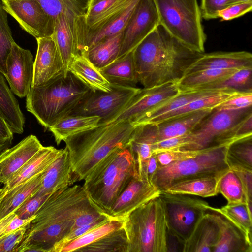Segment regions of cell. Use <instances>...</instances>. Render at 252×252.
<instances>
[{"instance_id": "cell-19", "label": "cell", "mask_w": 252, "mask_h": 252, "mask_svg": "<svg viewBox=\"0 0 252 252\" xmlns=\"http://www.w3.org/2000/svg\"><path fill=\"white\" fill-rule=\"evenodd\" d=\"M134 0H91L84 16L85 26L78 34L100 29Z\"/></svg>"}, {"instance_id": "cell-50", "label": "cell", "mask_w": 252, "mask_h": 252, "mask_svg": "<svg viewBox=\"0 0 252 252\" xmlns=\"http://www.w3.org/2000/svg\"><path fill=\"white\" fill-rule=\"evenodd\" d=\"M252 9V1L233 4L219 11L218 18L221 21H229L242 16Z\"/></svg>"}, {"instance_id": "cell-53", "label": "cell", "mask_w": 252, "mask_h": 252, "mask_svg": "<svg viewBox=\"0 0 252 252\" xmlns=\"http://www.w3.org/2000/svg\"><path fill=\"white\" fill-rule=\"evenodd\" d=\"M158 167L156 154H153L137 170L138 176L141 179L152 184L153 177Z\"/></svg>"}, {"instance_id": "cell-21", "label": "cell", "mask_w": 252, "mask_h": 252, "mask_svg": "<svg viewBox=\"0 0 252 252\" xmlns=\"http://www.w3.org/2000/svg\"><path fill=\"white\" fill-rule=\"evenodd\" d=\"M72 184L69 155L65 148L43 172L40 186L34 195L51 194Z\"/></svg>"}, {"instance_id": "cell-58", "label": "cell", "mask_w": 252, "mask_h": 252, "mask_svg": "<svg viewBox=\"0 0 252 252\" xmlns=\"http://www.w3.org/2000/svg\"><path fill=\"white\" fill-rule=\"evenodd\" d=\"M250 1H252V0H229L227 4V6L233 4Z\"/></svg>"}, {"instance_id": "cell-7", "label": "cell", "mask_w": 252, "mask_h": 252, "mask_svg": "<svg viewBox=\"0 0 252 252\" xmlns=\"http://www.w3.org/2000/svg\"><path fill=\"white\" fill-rule=\"evenodd\" d=\"M159 23L189 48L204 53L206 34L198 0H153Z\"/></svg>"}, {"instance_id": "cell-26", "label": "cell", "mask_w": 252, "mask_h": 252, "mask_svg": "<svg viewBox=\"0 0 252 252\" xmlns=\"http://www.w3.org/2000/svg\"><path fill=\"white\" fill-rule=\"evenodd\" d=\"M213 109L199 110L156 124L158 128V142L190 133Z\"/></svg>"}, {"instance_id": "cell-38", "label": "cell", "mask_w": 252, "mask_h": 252, "mask_svg": "<svg viewBox=\"0 0 252 252\" xmlns=\"http://www.w3.org/2000/svg\"><path fill=\"white\" fill-rule=\"evenodd\" d=\"M209 211H214L222 215L252 242V214L249 212L246 204H227L220 208L209 206Z\"/></svg>"}, {"instance_id": "cell-60", "label": "cell", "mask_w": 252, "mask_h": 252, "mask_svg": "<svg viewBox=\"0 0 252 252\" xmlns=\"http://www.w3.org/2000/svg\"><path fill=\"white\" fill-rule=\"evenodd\" d=\"M4 193H5V192L4 191L3 188L0 189V199L3 196V195L4 194Z\"/></svg>"}, {"instance_id": "cell-25", "label": "cell", "mask_w": 252, "mask_h": 252, "mask_svg": "<svg viewBox=\"0 0 252 252\" xmlns=\"http://www.w3.org/2000/svg\"><path fill=\"white\" fill-rule=\"evenodd\" d=\"M75 23L64 14H60L55 19L51 35L60 52L66 73L74 57L79 54L75 36Z\"/></svg>"}, {"instance_id": "cell-5", "label": "cell", "mask_w": 252, "mask_h": 252, "mask_svg": "<svg viewBox=\"0 0 252 252\" xmlns=\"http://www.w3.org/2000/svg\"><path fill=\"white\" fill-rule=\"evenodd\" d=\"M137 175L135 159L129 146L119 148L94 168L83 187L91 201L107 215L122 191Z\"/></svg>"}, {"instance_id": "cell-41", "label": "cell", "mask_w": 252, "mask_h": 252, "mask_svg": "<svg viewBox=\"0 0 252 252\" xmlns=\"http://www.w3.org/2000/svg\"><path fill=\"white\" fill-rule=\"evenodd\" d=\"M124 220L110 218L102 224L64 246L60 252H78L80 249L94 243L106 234L123 227Z\"/></svg>"}, {"instance_id": "cell-57", "label": "cell", "mask_w": 252, "mask_h": 252, "mask_svg": "<svg viewBox=\"0 0 252 252\" xmlns=\"http://www.w3.org/2000/svg\"><path fill=\"white\" fill-rule=\"evenodd\" d=\"M15 215V213L12 212L0 220V231L8 223Z\"/></svg>"}, {"instance_id": "cell-34", "label": "cell", "mask_w": 252, "mask_h": 252, "mask_svg": "<svg viewBox=\"0 0 252 252\" xmlns=\"http://www.w3.org/2000/svg\"><path fill=\"white\" fill-rule=\"evenodd\" d=\"M222 175L184 180L174 184L163 192L202 197L214 196L219 194L218 184Z\"/></svg>"}, {"instance_id": "cell-17", "label": "cell", "mask_w": 252, "mask_h": 252, "mask_svg": "<svg viewBox=\"0 0 252 252\" xmlns=\"http://www.w3.org/2000/svg\"><path fill=\"white\" fill-rule=\"evenodd\" d=\"M160 194L153 184L136 176L116 199L107 215L110 218L124 219L131 211Z\"/></svg>"}, {"instance_id": "cell-43", "label": "cell", "mask_w": 252, "mask_h": 252, "mask_svg": "<svg viewBox=\"0 0 252 252\" xmlns=\"http://www.w3.org/2000/svg\"><path fill=\"white\" fill-rule=\"evenodd\" d=\"M218 192L225 198L227 204H246L240 181L235 172L230 169L225 172L220 179Z\"/></svg>"}, {"instance_id": "cell-54", "label": "cell", "mask_w": 252, "mask_h": 252, "mask_svg": "<svg viewBox=\"0 0 252 252\" xmlns=\"http://www.w3.org/2000/svg\"><path fill=\"white\" fill-rule=\"evenodd\" d=\"M105 215L106 214L98 208L85 211L76 218L71 231L79 227L91 223Z\"/></svg>"}, {"instance_id": "cell-1", "label": "cell", "mask_w": 252, "mask_h": 252, "mask_svg": "<svg viewBox=\"0 0 252 252\" xmlns=\"http://www.w3.org/2000/svg\"><path fill=\"white\" fill-rule=\"evenodd\" d=\"M95 208H98L91 201L83 186L71 185L52 193L27 226L17 252H24L31 248L41 252H51L71 231L80 214Z\"/></svg>"}, {"instance_id": "cell-36", "label": "cell", "mask_w": 252, "mask_h": 252, "mask_svg": "<svg viewBox=\"0 0 252 252\" xmlns=\"http://www.w3.org/2000/svg\"><path fill=\"white\" fill-rule=\"evenodd\" d=\"M225 159L230 169L252 171V135L229 143L227 146Z\"/></svg>"}, {"instance_id": "cell-37", "label": "cell", "mask_w": 252, "mask_h": 252, "mask_svg": "<svg viewBox=\"0 0 252 252\" xmlns=\"http://www.w3.org/2000/svg\"><path fill=\"white\" fill-rule=\"evenodd\" d=\"M238 69H208L187 73L177 83L180 91L194 90L219 81Z\"/></svg>"}, {"instance_id": "cell-24", "label": "cell", "mask_w": 252, "mask_h": 252, "mask_svg": "<svg viewBox=\"0 0 252 252\" xmlns=\"http://www.w3.org/2000/svg\"><path fill=\"white\" fill-rule=\"evenodd\" d=\"M218 234L217 222L208 211L182 245L183 252H212Z\"/></svg>"}, {"instance_id": "cell-11", "label": "cell", "mask_w": 252, "mask_h": 252, "mask_svg": "<svg viewBox=\"0 0 252 252\" xmlns=\"http://www.w3.org/2000/svg\"><path fill=\"white\" fill-rule=\"evenodd\" d=\"M111 84L108 92L90 90L70 115L96 116L100 118L98 124L110 123L140 89Z\"/></svg>"}, {"instance_id": "cell-30", "label": "cell", "mask_w": 252, "mask_h": 252, "mask_svg": "<svg viewBox=\"0 0 252 252\" xmlns=\"http://www.w3.org/2000/svg\"><path fill=\"white\" fill-rule=\"evenodd\" d=\"M223 90H199L180 91L176 95L147 113L135 122L133 125L153 123L158 117L181 107L196 99L211 95Z\"/></svg>"}, {"instance_id": "cell-35", "label": "cell", "mask_w": 252, "mask_h": 252, "mask_svg": "<svg viewBox=\"0 0 252 252\" xmlns=\"http://www.w3.org/2000/svg\"><path fill=\"white\" fill-rule=\"evenodd\" d=\"M239 93L240 92L232 90H223L196 99L181 107L158 117L152 124H157L166 119L199 110L213 109L228 98Z\"/></svg>"}, {"instance_id": "cell-55", "label": "cell", "mask_w": 252, "mask_h": 252, "mask_svg": "<svg viewBox=\"0 0 252 252\" xmlns=\"http://www.w3.org/2000/svg\"><path fill=\"white\" fill-rule=\"evenodd\" d=\"M13 132L0 114V153L11 145Z\"/></svg>"}, {"instance_id": "cell-32", "label": "cell", "mask_w": 252, "mask_h": 252, "mask_svg": "<svg viewBox=\"0 0 252 252\" xmlns=\"http://www.w3.org/2000/svg\"><path fill=\"white\" fill-rule=\"evenodd\" d=\"M123 31L102 40L80 54L86 57L99 70L108 65L119 57Z\"/></svg>"}, {"instance_id": "cell-52", "label": "cell", "mask_w": 252, "mask_h": 252, "mask_svg": "<svg viewBox=\"0 0 252 252\" xmlns=\"http://www.w3.org/2000/svg\"><path fill=\"white\" fill-rule=\"evenodd\" d=\"M229 0H201L202 18L206 20L218 18V12L227 6Z\"/></svg>"}, {"instance_id": "cell-3", "label": "cell", "mask_w": 252, "mask_h": 252, "mask_svg": "<svg viewBox=\"0 0 252 252\" xmlns=\"http://www.w3.org/2000/svg\"><path fill=\"white\" fill-rule=\"evenodd\" d=\"M135 127L129 120L99 124L64 139L72 184L84 180L102 159L116 149L128 147Z\"/></svg>"}, {"instance_id": "cell-44", "label": "cell", "mask_w": 252, "mask_h": 252, "mask_svg": "<svg viewBox=\"0 0 252 252\" xmlns=\"http://www.w3.org/2000/svg\"><path fill=\"white\" fill-rule=\"evenodd\" d=\"M14 42L8 25L7 12L0 0V72L4 76L6 73V60Z\"/></svg>"}, {"instance_id": "cell-46", "label": "cell", "mask_w": 252, "mask_h": 252, "mask_svg": "<svg viewBox=\"0 0 252 252\" xmlns=\"http://www.w3.org/2000/svg\"><path fill=\"white\" fill-rule=\"evenodd\" d=\"M50 194L33 195L28 198L14 211L21 219H28L34 216L39 208Z\"/></svg>"}, {"instance_id": "cell-27", "label": "cell", "mask_w": 252, "mask_h": 252, "mask_svg": "<svg viewBox=\"0 0 252 252\" xmlns=\"http://www.w3.org/2000/svg\"><path fill=\"white\" fill-rule=\"evenodd\" d=\"M99 71L110 84L136 87L139 83L133 50L118 58Z\"/></svg>"}, {"instance_id": "cell-29", "label": "cell", "mask_w": 252, "mask_h": 252, "mask_svg": "<svg viewBox=\"0 0 252 252\" xmlns=\"http://www.w3.org/2000/svg\"><path fill=\"white\" fill-rule=\"evenodd\" d=\"M42 173L17 185L4 193L0 199V220L15 211L37 192L41 183Z\"/></svg>"}, {"instance_id": "cell-16", "label": "cell", "mask_w": 252, "mask_h": 252, "mask_svg": "<svg viewBox=\"0 0 252 252\" xmlns=\"http://www.w3.org/2000/svg\"><path fill=\"white\" fill-rule=\"evenodd\" d=\"M37 50L33 63L32 87L43 85L67 74L60 52L52 36L36 39Z\"/></svg>"}, {"instance_id": "cell-6", "label": "cell", "mask_w": 252, "mask_h": 252, "mask_svg": "<svg viewBox=\"0 0 252 252\" xmlns=\"http://www.w3.org/2000/svg\"><path fill=\"white\" fill-rule=\"evenodd\" d=\"M127 252H167L166 217L160 195L129 213L124 220Z\"/></svg>"}, {"instance_id": "cell-18", "label": "cell", "mask_w": 252, "mask_h": 252, "mask_svg": "<svg viewBox=\"0 0 252 252\" xmlns=\"http://www.w3.org/2000/svg\"><path fill=\"white\" fill-rule=\"evenodd\" d=\"M43 146L36 136L30 135L0 153V183L7 182Z\"/></svg>"}, {"instance_id": "cell-8", "label": "cell", "mask_w": 252, "mask_h": 252, "mask_svg": "<svg viewBox=\"0 0 252 252\" xmlns=\"http://www.w3.org/2000/svg\"><path fill=\"white\" fill-rule=\"evenodd\" d=\"M227 145L202 149L193 158L158 167L152 184L161 192L184 180L223 174L230 169L225 159Z\"/></svg>"}, {"instance_id": "cell-42", "label": "cell", "mask_w": 252, "mask_h": 252, "mask_svg": "<svg viewBox=\"0 0 252 252\" xmlns=\"http://www.w3.org/2000/svg\"><path fill=\"white\" fill-rule=\"evenodd\" d=\"M54 20L63 14L74 21L85 15L87 8L78 0H37Z\"/></svg>"}, {"instance_id": "cell-13", "label": "cell", "mask_w": 252, "mask_h": 252, "mask_svg": "<svg viewBox=\"0 0 252 252\" xmlns=\"http://www.w3.org/2000/svg\"><path fill=\"white\" fill-rule=\"evenodd\" d=\"M160 25L153 0H139L123 30L118 58L133 51L155 28Z\"/></svg>"}, {"instance_id": "cell-51", "label": "cell", "mask_w": 252, "mask_h": 252, "mask_svg": "<svg viewBox=\"0 0 252 252\" xmlns=\"http://www.w3.org/2000/svg\"><path fill=\"white\" fill-rule=\"evenodd\" d=\"M231 170L235 172L240 181L247 208L249 212L252 214V171L241 169Z\"/></svg>"}, {"instance_id": "cell-2", "label": "cell", "mask_w": 252, "mask_h": 252, "mask_svg": "<svg viewBox=\"0 0 252 252\" xmlns=\"http://www.w3.org/2000/svg\"><path fill=\"white\" fill-rule=\"evenodd\" d=\"M203 53L186 46L159 25L133 50L139 83L144 88L177 83Z\"/></svg>"}, {"instance_id": "cell-33", "label": "cell", "mask_w": 252, "mask_h": 252, "mask_svg": "<svg viewBox=\"0 0 252 252\" xmlns=\"http://www.w3.org/2000/svg\"><path fill=\"white\" fill-rule=\"evenodd\" d=\"M100 118L96 116L69 115L49 128L57 145L66 138L98 126Z\"/></svg>"}, {"instance_id": "cell-22", "label": "cell", "mask_w": 252, "mask_h": 252, "mask_svg": "<svg viewBox=\"0 0 252 252\" xmlns=\"http://www.w3.org/2000/svg\"><path fill=\"white\" fill-rule=\"evenodd\" d=\"M218 226V234L212 252H252V242L227 219L209 211Z\"/></svg>"}, {"instance_id": "cell-23", "label": "cell", "mask_w": 252, "mask_h": 252, "mask_svg": "<svg viewBox=\"0 0 252 252\" xmlns=\"http://www.w3.org/2000/svg\"><path fill=\"white\" fill-rule=\"evenodd\" d=\"M63 150L53 146H43L4 184V192L44 171L62 153Z\"/></svg>"}, {"instance_id": "cell-48", "label": "cell", "mask_w": 252, "mask_h": 252, "mask_svg": "<svg viewBox=\"0 0 252 252\" xmlns=\"http://www.w3.org/2000/svg\"><path fill=\"white\" fill-rule=\"evenodd\" d=\"M27 226L0 236V252H17V249L23 239Z\"/></svg>"}, {"instance_id": "cell-4", "label": "cell", "mask_w": 252, "mask_h": 252, "mask_svg": "<svg viewBox=\"0 0 252 252\" xmlns=\"http://www.w3.org/2000/svg\"><path fill=\"white\" fill-rule=\"evenodd\" d=\"M90 90L68 71L43 85L31 87L26 96V109L47 129L70 115Z\"/></svg>"}, {"instance_id": "cell-40", "label": "cell", "mask_w": 252, "mask_h": 252, "mask_svg": "<svg viewBox=\"0 0 252 252\" xmlns=\"http://www.w3.org/2000/svg\"><path fill=\"white\" fill-rule=\"evenodd\" d=\"M128 241L124 226L80 249L83 252H127Z\"/></svg>"}, {"instance_id": "cell-47", "label": "cell", "mask_w": 252, "mask_h": 252, "mask_svg": "<svg viewBox=\"0 0 252 252\" xmlns=\"http://www.w3.org/2000/svg\"><path fill=\"white\" fill-rule=\"evenodd\" d=\"M109 219L110 218L109 216L107 215H105L103 217L91 223L79 227L70 231L62 240L54 246L51 252H60V250L64 246L94 228L102 224Z\"/></svg>"}, {"instance_id": "cell-39", "label": "cell", "mask_w": 252, "mask_h": 252, "mask_svg": "<svg viewBox=\"0 0 252 252\" xmlns=\"http://www.w3.org/2000/svg\"><path fill=\"white\" fill-rule=\"evenodd\" d=\"M252 67L241 68L218 82L196 90H232L240 93H252Z\"/></svg>"}, {"instance_id": "cell-49", "label": "cell", "mask_w": 252, "mask_h": 252, "mask_svg": "<svg viewBox=\"0 0 252 252\" xmlns=\"http://www.w3.org/2000/svg\"><path fill=\"white\" fill-rule=\"evenodd\" d=\"M252 104V93H239L228 98L214 109L218 110L242 109Z\"/></svg>"}, {"instance_id": "cell-45", "label": "cell", "mask_w": 252, "mask_h": 252, "mask_svg": "<svg viewBox=\"0 0 252 252\" xmlns=\"http://www.w3.org/2000/svg\"><path fill=\"white\" fill-rule=\"evenodd\" d=\"M201 150H173L156 154V156L159 167H161L193 158L197 155Z\"/></svg>"}, {"instance_id": "cell-28", "label": "cell", "mask_w": 252, "mask_h": 252, "mask_svg": "<svg viewBox=\"0 0 252 252\" xmlns=\"http://www.w3.org/2000/svg\"><path fill=\"white\" fill-rule=\"evenodd\" d=\"M68 71L92 91L108 92L111 84L84 55H76L70 63Z\"/></svg>"}, {"instance_id": "cell-56", "label": "cell", "mask_w": 252, "mask_h": 252, "mask_svg": "<svg viewBox=\"0 0 252 252\" xmlns=\"http://www.w3.org/2000/svg\"><path fill=\"white\" fill-rule=\"evenodd\" d=\"M34 218V216L28 219H21L15 214L14 217L0 231V236L14 231L19 228L28 225Z\"/></svg>"}, {"instance_id": "cell-12", "label": "cell", "mask_w": 252, "mask_h": 252, "mask_svg": "<svg viewBox=\"0 0 252 252\" xmlns=\"http://www.w3.org/2000/svg\"><path fill=\"white\" fill-rule=\"evenodd\" d=\"M7 13L36 39L53 34L55 20L37 0H1Z\"/></svg>"}, {"instance_id": "cell-10", "label": "cell", "mask_w": 252, "mask_h": 252, "mask_svg": "<svg viewBox=\"0 0 252 252\" xmlns=\"http://www.w3.org/2000/svg\"><path fill=\"white\" fill-rule=\"evenodd\" d=\"M165 209L168 234L183 244L190 236L196 224L209 211V204L189 195L161 192Z\"/></svg>"}, {"instance_id": "cell-15", "label": "cell", "mask_w": 252, "mask_h": 252, "mask_svg": "<svg viewBox=\"0 0 252 252\" xmlns=\"http://www.w3.org/2000/svg\"><path fill=\"white\" fill-rule=\"evenodd\" d=\"M33 63L30 51L22 48L15 42L6 60L4 77L12 92L20 97H26L32 87Z\"/></svg>"}, {"instance_id": "cell-59", "label": "cell", "mask_w": 252, "mask_h": 252, "mask_svg": "<svg viewBox=\"0 0 252 252\" xmlns=\"http://www.w3.org/2000/svg\"><path fill=\"white\" fill-rule=\"evenodd\" d=\"M78 0L87 8L91 0Z\"/></svg>"}, {"instance_id": "cell-20", "label": "cell", "mask_w": 252, "mask_h": 252, "mask_svg": "<svg viewBox=\"0 0 252 252\" xmlns=\"http://www.w3.org/2000/svg\"><path fill=\"white\" fill-rule=\"evenodd\" d=\"M246 67H252V55L249 52L204 53L189 67L186 74L208 69H230Z\"/></svg>"}, {"instance_id": "cell-14", "label": "cell", "mask_w": 252, "mask_h": 252, "mask_svg": "<svg viewBox=\"0 0 252 252\" xmlns=\"http://www.w3.org/2000/svg\"><path fill=\"white\" fill-rule=\"evenodd\" d=\"M179 92L180 90L175 83H167L152 87L140 89L125 108L110 123L129 120L134 123Z\"/></svg>"}, {"instance_id": "cell-31", "label": "cell", "mask_w": 252, "mask_h": 252, "mask_svg": "<svg viewBox=\"0 0 252 252\" xmlns=\"http://www.w3.org/2000/svg\"><path fill=\"white\" fill-rule=\"evenodd\" d=\"M0 114L9 126L13 133L24 131L25 118L17 99L9 88L4 75L0 72Z\"/></svg>"}, {"instance_id": "cell-9", "label": "cell", "mask_w": 252, "mask_h": 252, "mask_svg": "<svg viewBox=\"0 0 252 252\" xmlns=\"http://www.w3.org/2000/svg\"><path fill=\"white\" fill-rule=\"evenodd\" d=\"M252 114V106L234 110L214 109L189 133L187 145L181 149L199 150L228 145L238 139L237 128Z\"/></svg>"}]
</instances>
